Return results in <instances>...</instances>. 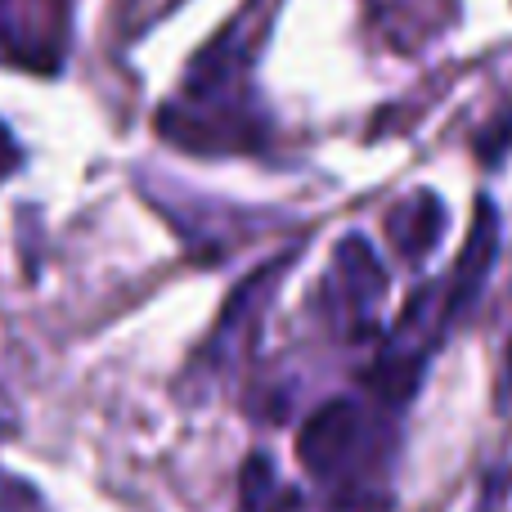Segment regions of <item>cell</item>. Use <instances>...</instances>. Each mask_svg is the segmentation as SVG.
<instances>
[{
  "mask_svg": "<svg viewBox=\"0 0 512 512\" xmlns=\"http://www.w3.org/2000/svg\"><path fill=\"white\" fill-rule=\"evenodd\" d=\"M283 0H243L239 14L189 59L176 95L158 108V135L194 158H270L274 113L261 95V50Z\"/></svg>",
  "mask_w": 512,
  "mask_h": 512,
  "instance_id": "6da1fadb",
  "label": "cell"
},
{
  "mask_svg": "<svg viewBox=\"0 0 512 512\" xmlns=\"http://www.w3.org/2000/svg\"><path fill=\"white\" fill-rule=\"evenodd\" d=\"M400 450V409L360 396L324 400L297 432V459L333 512H382Z\"/></svg>",
  "mask_w": 512,
  "mask_h": 512,
  "instance_id": "7a4b0ae2",
  "label": "cell"
},
{
  "mask_svg": "<svg viewBox=\"0 0 512 512\" xmlns=\"http://www.w3.org/2000/svg\"><path fill=\"white\" fill-rule=\"evenodd\" d=\"M297 261H301V248L292 243V248L270 256L265 265H256L248 279L225 297L212 333L203 337V346L194 351V360H189V369H185V382H180V391H185L189 400L203 405V400H212L216 391L230 387V382L239 378V369L252 360L256 342H261L265 315H270L274 297L283 292V283H288V274Z\"/></svg>",
  "mask_w": 512,
  "mask_h": 512,
  "instance_id": "3957f363",
  "label": "cell"
},
{
  "mask_svg": "<svg viewBox=\"0 0 512 512\" xmlns=\"http://www.w3.org/2000/svg\"><path fill=\"white\" fill-rule=\"evenodd\" d=\"M387 265L364 234H346L333 248L324 279H319V319L333 328L342 342L382 337V301H387Z\"/></svg>",
  "mask_w": 512,
  "mask_h": 512,
  "instance_id": "277c9868",
  "label": "cell"
},
{
  "mask_svg": "<svg viewBox=\"0 0 512 512\" xmlns=\"http://www.w3.org/2000/svg\"><path fill=\"white\" fill-rule=\"evenodd\" d=\"M144 189L153 194V207L176 225L185 248L194 256H203V261H225L243 243H252L261 234V225L270 221L265 212H243V207H230V203H212L207 194H194V189L176 185V180H144Z\"/></svg>",
  "mask_w": 512,
  "mask_h": 512,
  "instance_id": "5b68a950",
  "label": "cell"
},
{
  "mask_svg": "<svg viewBox=\"0 0 512 512\" xmlns=\"http://www.w3.org/2000/svg\"><path fill=\"white\" fill-rule=\"evenodd\" d=\"M72 0H0V63L59 72L68 54Z\"/></svg>",
  "mask_w": 512,
  "mask_h": 512,
  "instance_id": "8992f818",
  "label": "cell"
},
{
  "mask_svg": "<svg viewBox=\"0 0 512 512\" xmlns=\"http://www.w3.org/2000/svg\"><path fill=\"white\" fill-rule=\"evenodd\" d=\"M441 234H445V203L432 189H418V194H409L405 203H396L387 212V239L396 243V252L414 270H423L427 256L441 248Z\"/></svg>",
  "mask_w": 512,
  "mask_h": 512,
  "instance_id": "52a82bcc",
  "label": "cell"
},
{
  "mask_svg": "<svg viewBox=\"0 0 512 512\" xmlns=\"http://www.w3.org/2000/svg\"><path fill=\"white\" fill-rule=\"evenodd\" d=\"M292 508H301V495L283 486L270 459L252 454L243 463V512H292Z\"/></svg>",
  "mask_w": 512,
  "mask_h": 512,
  "instance_id": "ba28073f",
  "label": "cell"
},
{
  "mask_svg": "<svg viewBox=\"0 0 512 512\" xmlns=\"http://www.w3.org/2000/svg\"><path fill=\"white\" fill-rule=\"evenodd\" d=\"M0 512H50V504H45L27 481L9 477V472L0 468Z\"/></svg>",
  "mask_w": 512,
  "mask_h": 512,
  "instance_id": "9c48e42d",
  "label": "cell"
},
{
  "mask_svg": "<svg viewBox=\"0 0 512 512\" xmlns=\"http://www.w3.org/2000/svg\"><path fill=\"white\" fill-rule=\"evenodd\" d=\"M18 167H23V149H18V140L9 135V126L0 122V180H9Z\"/></svg>",
  "mask_w": 512,
  "mask_h": 512,
  "instance_id": "30bf717a",
  "label": "cell"
},
{
  "mask_svg": "<svg viewBox=\"0 0 512 512\" xmlns=\"http://www.w3.org/2000/svg\"><path fill=\"white\" fill-rule=\"evenodd\" d=\"M495 405H499V409H512V346H508L504 373H499V391H495Z\"/></svg>",
  "mask_w": 512,
  "mask_h": 512,
  "instance_id": "8fae6325",
  "label": "cell"
}]
</instances>
